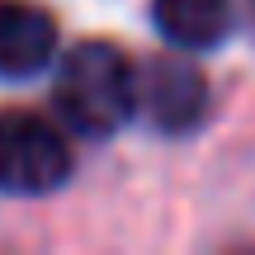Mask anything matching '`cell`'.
I'll use <instances>...</instances> for the list:
<instances>
[{"instance_id":"cell-1","label":"cell","mask_w":255,"mask_h":255,"mask_svg":"<svg viewBox=\"0 0 255 255\" xmlns=\"http://www.w3.org/2000/svg\"><path fill=\"white\" fill-rule=\"evenodd\" d=\"M137 66L123 47L85 38L57 62L52 104L62 123L81 137H109L137 114Z\"/></svg>"},{"instance_id":"cell-5","label":"cell","mask_w":255,"mask_h":255,"mask_svg":"<svg viewBox=\"0 0 255 255\" xmlns=\"http://www.w3.org/2000/svg\"><path fill=\"white\" fill-rule=\"evenodd\" d=\"M151 19L165 43L184 52L218 47L232 28V0H151Z\"/></svg>"},{"instance_id":"cell-2","label":"cell","mask_w":255,"mask_h":255,"mask_svg":"<svg viewBox=\"0 0 255 255\" xmlns=\"http://www.w3.org/2000/svg\"><path fill=\"white\" fill-rule=\"evenodd\" d=\"M71 175V142L52 119L28 109L0 114V194L38 199L66 184Z\"/></svg>"},{"instance_id":"cell-3","label":"cell","mask_w":255,"mask_h":255,"mask_svg":"<svg viewBox=\"0 0 255 255\" xmlns=\"http://www.w3.org/2000/svg\"><path fill=\"white\" fill-rule=\"evenodd\" d=\"M137 114H146L156 132H194L208 114V81L180 57H156L137 76Z\"/></svg>"},{"instance_id":"cell-4","label":"cell","mask_w":255,"mask_h":255,"mask_svg":"<svg viewBox=\"0 0 255 255\" xmlns=\"http://www.w3.org/2000/svg\"><path fill=\"white\" fill-rule=\"evenodd\" d=\"M57 57V19L28 0H0V76L24 81L52 66Z\"/></svg>"}]
</instances>
